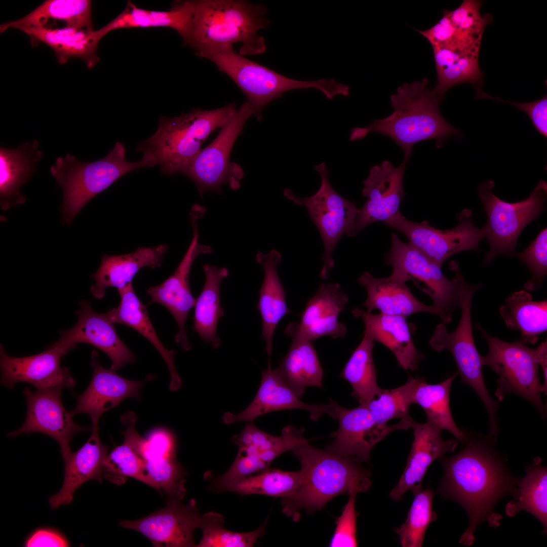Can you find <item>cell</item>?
<instances>
[{
	"instance_id": "obj_50",
	"label": "cell",
	"mask_w": 547,
	"mask_h": 547,
	"mask_svg": "<svg viewBox=\"0 0 547 547\" xmlns=\"http://www.w3.org/2000/svg\"><path fill=\"white\" fill-rule=\"evenodd\" d=\"M517 255L531 273V278L524 284L525 288L531 291L537 290L547 272L546 228L542 230L523 251Z\"/></svg>"
},
{
	"instance_id": "obj_43",
	"label": "cell",
	"mask_w": 547,
	"mask_h": 547,
	"mask_svg": "<svg viewBox=\"0 0 547 547\" xmlns=\"http://www.w3.org/2000/svg\"><path fill=\"white\" fill-rule=\"evenodd\" d=\"M374 341L364 336L344 366L341 376L353 388L360 404H366L379 390L373 358Z\"/></svg>"
},
{
	"instance_id": "obj_28",
	"label": "cell",
	"mask_w": 547,
	"mask_h": 547,
	"mask_svg": "<svg viewBox=\"0 0 547 547\" xmlns=\"http://www.w3.org/2000/svg\"><path fill=\"white\" fill-rule=\"evenodd\" d=\"M169 246L165 244L155 247H140L135 251L124 255H104L98 269L92 275L95 283L91 286L93 296L100 299L109 287L121 289L132 283L142 268L160 267Z\"/></svg>"
},
{
	"instance_id": "obj_20",
	"label": "cell",
	"mask_w": 547,
	"mask_h": 547,
	"mask_svg": "<svg viewBox=\"0 0 547 547\" xmlns=\"http://www.w3.org/2000/svg\"><path fill=\"white\" fill-rule=\"evenodd\" d=\"M62 389H37L26 387L23 390L26 399L27 414L23 424L8 434L15 437L23 434L38 432L55 439L60 447L62 456L71 450L69 444L74 435L86 432L89 427L81 426L65 409L61 399Z\"/></svg>"
},
{
	"instance_id": "obj_3",
	"label": "cell",
	"mask_w": 547,
	"mask_h": 547,
	"mask_svg": "<svg viewBox=\"0 0 547 547\" xmlns=\"http://www.w3.org/2000/svg\"><path fill=\"white\" fill-rule=\"evenodd\" d=\"M291 451L300 462L303 478L282 504L283 513L294 521L299 520L301 510L312 513L339 495L365 492L371 485L370 473L354 458L320 449L305 438Z\"/></svg>"
},
{
	"instance_id": "obj_6",
	"label": "cell",
	"mask_w": 547,
	"mask_h": 547,
	"mask_svg": "<svg viewBox=\"0 0 547 547\" xmlns=\"http://www.w3.org/2000/svg\"><path fill=\"white\" fill-rule=\"evenodd\" d=\"M194 51L197 56L209 59L231 79L246 96L253 115L259 121L262 120L264 108L288 91L315 88L328 99L337 91L334 79H291L245 58L237 53L232 45L205 46Z\"/></svg>"
},
{
	"instance_id": "obj_8",
	"label": "cell",
	"mask_w": 547,
	"mask_h": 547,
	"mask_svg": "<svg viewBox=\"0 0 547 547\" xmlns=\"http://www.w3.org/2000/svg\"><path fill=\"white\" fill-rule=\"evenodd\" d=\"M385 263L392 266L390 275L406 283L411 280L433 300L436 315L444 324L452 321L453 312L460 305V291L464 279L458 267L453 266L454 277L447 278L441 267L411 244L400 240L393 233Z\"/></svg>"
},
{
	"instance_id": "obj_39",
	"label": "cell",
	"mask_w": 547,
	"mask_h": 547,
	"mask_svg": "<svg viewBox=\"0 0 547 547\" xmlns=\"http://www.w3.org/2000/svg\"><path fill=\"white\" fill-rule=\"evenodd\" d=\"M203 269L205 282L199 297L196 299L193 330L205 343L217 348L221 340L217 336V328L219 319L224 315L220 298L221 282L227 277L228 269L224 267L205 264Z\"/></svg>"
},
{
	"instance_id": "obj_9",
	"label": "cell",
	"mask_w": 547,
	"mask_h": 547,
	"mask_svg": "<svg viewBox=\"0 0 547 547\" xmlns=\"http://www.w3.org/2000/svg\"><path fill=\"white\" fill-rule=\"evenodd\" d=\"M480 287V284L472 285L464 280L460 295L461 315L457 328L449 333L445 324H438L429 340V344L437 351L447 350L451 354L460 376V382L470 386L478 395L487 412L489 431L497 433L499 431L497 417L499 404L486 388L481 355L473 335L471 307L474 294Z\"/></svg>"
},
{
	"instance_id": "obj_45",
	"label": "cell",
	"mask_w": 547,
	"mask_h": 547,
	"mask_svg": "<svg viewBox=\"0 0 547 547\" xmlns=\"http://www.w3.org/2000/svg\"><path fill=\"white\" fill-rule=\"evenodd\" d=\"M421 378L410 376L407 382L399 387L380 388L365 404L374 419L379 423L386 424L391 419L409 416V409L414 403L415 392Z\"/></svg>"
},
{
	"instance_id": "obj_24",
	"label": "cell",
	"mask_w": 547,
	"mask_h": 547,
	"mask_svg": "<svg viewBox=\"0 0 547 547\" xmlns=\"http://www.w3.org/2000/svg\"><path fill=\"white\" fill-rule=\"evenodd\" d=\"M412 428L413 441L403 473L389 496L400 501L407 491L413 494L422 490V481L432 463L445 453L453 451L458 445L457 439L443 440L440 428L428 422L414 421Z\"/></svg>"
},
{
	"instance_id": "obj_13",
	"label": "cell",
	"mask_w": 547,
	"mask_h": 547,
	"mask_svg": "<svg viewBox=\"0 0 547 547\" xmlns=\"http://www.w3.org/2000/svg\"><path fill=\"white\" fill-rule=\"evenodd\" d=\"M252 115L247 101L234 111L215 139L202 149L182 172L194 182L201 196L209 191L220 193L221 186L225 183L233 189L239 188L243 172L239 167L231 165L229 156L237 137Z\"/></svg>"
},
{
	"instance_id": "obj_29",
	"label": "cell",
	"mask_w": 547,
	"mask_h": 547,
	"mask_svg": "<svg viewBox=\"0 0 547 547\" xmlns=\"http://www.w3.org/2000/svg\"><path fill=\"white\" fill-rule=\"evenodd\" d=\"M358 282L367 291L365 301L359 307H366L368 312L378 309L381 314L405 317L421 312L436 315L432 305L420 301L412 294L406 283L390 275L378 278L364 271L358 278Z\"/></svg>"
},
{
	"instance_id": "obj_47",
	"label": "cell",
	"mask_w": 547,
	"mask_h": 547,
	"mask_svg": "<svg viewBox=\"0 0 547 547\" xmlns=\"http://www.w3.org/2000/svg\"><path fill=\"white\" fill-rule=\"evenodd\" d=\"M435 493L432 489H422L414 495V499L404 524L395 530L403 547H420L429 524L437 518L433 511Z\"/></svg>"
},
{
	"instance_id": "obj_37",
	"label": "cell",
	"mask_w": 547,
	"mask_h": 547,
	"mask_svg": "<svg viewBox=\"0 0 547 547\" xmlns=\"http://www.w3.org/2000/svg\"><path fill=\"white\" fill-rule=\"evenodd\" d=\"M432 47L438 76L433 89L435 93L444 96L457 84L470 83L479 87L482 84L483 74L479 66L480 48L463 44Z\"/></svg>"
},
{
	"instance_id": "obj_14",
	"label": "cell",
	"mask_w": 547,
	"mask_h": 547,
	"mask_svg": "<svg viewBox=\"0 0 547 547\" xmlns=\"http://www.w3.org/2000/svg\"><path fill=\"white\" fill-rule=\"evenodd\" d=\"M472 211L466 209L458 215L459 223L454 227L441 230L430 226L427 221L415 222L400 213L385 223L404 235L409 243L442 267L452 255L463 251L475 250L486 237L484 226L477 227L472 219Z\"/></svg>"
},
{
	"instance_id": "obj_18",
	"label": "cell",
	"mask_w": 547,
	"mask_h": 547,
	"mask_svg": "<svg viewBox=\"0 0 547 547\" xmlns=\"http://www.w3.org/2000/svg\"><path fill=\"white\" fill-rule=\"evenodd\" d=\"M408 159L395 167L389 161L373 166L363 181L362 196L367 198L358 209L354 226L348 236L355 237L368 225L377 221L384 224L401 213L404 196L403 177Z\"/></svg>"
},
{
	"instance_id": "obj_7",
	"label": "cell",
	"mask_w": 547,
	"mask_h": 547,
	"mask_svg": "<svg viewBox=\"0 0 547 547\" xmlns=\"http://www.w3.org/2000/svg\"><path fill=\"white\" fill-rule=\"evenodd\" d=\"M154 165V160L148 154H143L140 160L128 162L126 149L119 141L106 157L94 162H79L75 156L69 153L58 157L54 165L51 167L50 172L63 190V221L70 224L91 199L125 174Z\"/></svg>"
},
{
	"instance_id": "obj_2",
	"label": "cell",
	"mask_w": 547,
	"mask_h": 547,
	"mask_svg": "<svg viewBox=\"0 0 547 547\" xmlns=\"http://www.w3.org/2000/svg\"><path fill=\"white\" fill-rule=\"evenodd\" d=\"M426 77L420 81L404 83L390 96L393 113L375 120L365 127L351 129L349 139L360 140L371 133L391 138L402 149L404 158L409 159L416 143L435 139L438 147L451 135L460 137V131L442 115L440 104L444 96L428 87Z\"/></svg>"
},
{
	"instance_id": "obj_26",
	"label": "cell",
	"mask_w": 547,
	"mask_h": 547,
	"mask_svg": "<svg viewBox=\"0 0 547 547\" xmlns=\"http://www.w3.org/2000/svg\"><path fill=\"white\" fill-rule=\"evenodd\" d=\"M351 312L354 317L364 322V336L391 350L403 369L411 371L418 369L424 356L415 346L407 317L381 313L372 314L359 307L353 308Z\"/></svg>"
},
{
	"instance_id": "obj_21",
	"label": "cell",
	"mask_w": 547,
	"mask_h": 547,
	"mask_svg": "<svg viewBox=\"0 0 547 547\" xmlns=\"http://www.w3.org/2000/svg\"><path fill=\"white\" fill-rule=\"evenodd\" d=\"M91 364L93 372L90 383L83 394L76 396V405L69 412L73 416L87 414L92 423H98L104 412L117 407L124 399L133 398L139 401L140 388L153 378L150 375L140 381L126 379L115 371L103 367L95 349L92 353Z\"/></svg>"
},
{
	"instance_id": "obj_56",
	"label": "cell",
	"mask_w": 547,
	"mask_h": 547,
	"mask_svg": "<svg viewBox=\"0 0 547 547\" xmlns=\"http://www.w3.org/2000/svg\"><path fill=\"white\" fill-rule=\"evenodd\" d=\"M537 361L542 370L543 382L541 384V393L547 394V341L545 339L534 348Z\"/></svg>"
},
{
	"instance_id": "obj_10",
	"label": "cell",
	"mask_w": 547,
	"mask_h": 547,
	"mask_svg": "<svg viewBox=\"0 0 547 547\" xmlns=\"http://www.w3.org/2000/svg\"><path fill=\"white\" fill-rule=\"evenodd\" d=\"M477 328L488 344L486 355H481L483 366L490 367L498 375L495 395L499 402L507 396L517 395L530 402L538 410L542 419L547 416L546 406L542 400L539 364L535 349L520 339L506 342L490 335L479 324Z\"/></svg>"
},
{
	"instance_id": "obj_23",
	"label": "cell",
	"mask_w": 547,
	"mask_h": 547,
	"mask_svg": "<svg viewBox=\"0 0 547 547\" xmlns=\"http://www.w3.org/2000/svg\"><path fill=\"white\" fill-rule=\"evenodd\" d=\"M290 409L306 410L314 421L325 414L333 418L334 414V408L330 403L328 405H311L301 401L276 369H271L269 361L267 369L262 371L261 383L253 400L246 408L238 413H225L222 420L226 424L242 421L250 422L266 413Z\"/></svg>"
},
{
	"instance_id": "obj_12",
	"label": "cell",
	"mask_w": 547,
	"mask_h": 547,
	"mask_svg": "<svg viewBox=\"0 0 547 547\" xmlns=\"http://www.w3.org/2000/svg\"><path fill=\"white\" fill-rule=\"evenodd\" d=\"M321 182L318 190L308 197H300L289 188L284 195L295 204L307 209L311 220L317 227L324 245L323 265L319 276L327 279L334 266L332 255L340 238L352 229L358 209L354 202L338 193L330 184L329 170L322 162L315 166Z\"/></svg>"
},
{
	"instance_id": "obj_34",
	"label": "cell",
	"mask_w": 547,
	"mask_h": 547,
	"mask_svg": "<svg viewBox=\"0 0 547 547\" xmlns=\"http://www.w3.org/2000/svg\"><path fill=\"white\" fill-rule=\"evenodd\" d=\"M19 30L30 37L32 47L43 43L54 52L60 64L66 63L71 58H79L92 69L100 61L96 52L101 38L96 30L82 28L47 30L24 27Z\"/></svg>"
},
{
	"instance_id": "obj_51",
	"label": "cell",
	"mask_w": 547,
	"mask_h": 547,
	"mask_svg": "<svg viewBox=\"0 0 547 547\" xmlns=\"http://www.w3.org/2000/svg\"><path fill=\"white\" fill-rule=\"evenodd\" d=\"M358 492L349 493L347 503L343 508L340 516L336 520V527L329 546H357V518L355 501Z\"/></svg>"
},
{
	"instance_id": "obj_27",
	"label": "cell",
	"mask_w": 547,
	"mask_h": 547,
	"mask_svg": "<svg viewBox=\"0 0 547 547\" xmlns=\"http://www.w3.org/2000/svg\"><path fill=\"white\" fill-rule=\"evenodd\" d=\"M99 428L98 423H92L91 435L88 441L76 451H71L62 456L63 482L59 491L48 500L52 509L70 504L75 491L86 482L91 480L101 482L108 448L100 440Z\"/></svg>"
},
{
	"instance_id": "obj_55",
	"label": "cell",
	"mask_w": 547,
	"mask_h": 547,
	"mask_svg": "<svg viewBox=\"0 0 547 547\" xmlns=\"http://www.w3.org/2000/svg\"><path fill=\"white\" fill-rule=\"evenodd\" d=\"M25 546H69L70 542L58 530L43 527L35 530L26 539Z\"/></svg>"
},
{
	"instance_id": "obj_33",
	"label": "cell",
	"mask_w": 547,
	"mask_h": 547,
	"mask_svg": "<svg viewBox=\"0 0 547 547\" xmlns=\"http://www.w3.org/2000/svg\"><path fill=\"white\" fill-rule=\"evenodd\" d=\"M37 140L27 142L14 148H0L1 206L7 210L23 203L21 187L31 178L42 157Z\"/></svg>"
},
{
	"instance_id": "obj_41",
	"label": "cell",
	"mask_w": 547,
	"mask_h": 547,
	"mask_svg": "<svg viewBox=\"0 0 547 547\" xmlns=\"http://www.w3.org/2000/svg\"><path fill=\"white\" fill-rule=\"evenodd\" d=\"M457 372L437 384H429L421 377L416 388L414 403L424 411L426 421L451 433L461 444L465 439L463 429L456 424L450 408V393Z\"/></svg>"
},
{
	"instance_id": "obj_1",
	"label": "cell",
	"mask_w": 547,
	"mask_h": 547,
	"mask_svg": "<svg viewBox=\"0 0 547 547\" xmlns=\"http://www.w3.org/2000/svg\"><path fill=\"white\" fill-rule=\"evenodd\" d=\"M462 429L465 439L462 449L442 458L444 474L439 491L466 512L468 526L459 542L469 546L477 528L493 517L498 501L507 495L516 498L520 479L512 475L504 455L496 448L497 436Z\"/></svg>"
},
{
	"instance_id": "obj_46",
	"label": "cell",
	"mask_w": 547,
	"mask_h": 547,
	"mask_svg": "<svg viewBox=\"0 0 547 547\" xmlns=\"http://www.w3.org/2000/svg\"><path fill=\"white\" fill-rule=\"evenodd\" d=\"M145 472L147 485L164 494L169 499L180 500L186 493V472L174 456L145 458Z\"/></svg>"
},
{
	"instance_id": "obj_49",
	"label": "cell",
	"mask_w": 547,
	"mask_h": 547,
	"mask_svg": "<svg viewBox=\"0 0 547 547\" xmlns=\"http://www.w3.org/2000/svg\"><path fill=\"white\" fill-rule=\"evenodd\" d=\"M259 453L254 448L239 449L237 456L229 470L216 479L213 484L214 489L219 491L228 490L233 485L251 474L270 468L260 459Z\"/></svg>"
},
{
	"instance_id": "obj_4",
	"label": "cell",
	"mask_w": 547,
	"mask_h": 547,
	"mask_svg": "<svg viewBox=\"0 0 547 547\" xmlns=\"http://www.w3.org/2000/svg\"><path fill=\"white\" fill-rule=\"evenodd\" d=\"M267 11L263 4L247 1H194L190 29L183 43L194 50L205 46L241 42L240 55L262 54L266 45L258 31L270 23L265 17Z\"/></svg>"
},
{
	"instance_id": "obj_15",
	"label": "cell",
	"mask_w": 547,
	"mask_h": 547,
	"mask_svg": "<svg viewBox=\"0 0 547 547\" xmlns=\"http://www.w3.org/2000/svg\"><path fill=\"white\" fill-rule=\"evenodd\" d=\"M205 212V207L201 205L195 204L192 207L189 216L192 238L186 253L171 276L160 285L150 287L146 290V293L151 297L149 304L157 302L162 304L175 319L178 327L175 341L185 350H188L191 347L187 338L185 322L190 309L196 303L189 284L191 268L199 255L210 254L213 251L210 246L199 243L198 221L203 217Z\"/></svg>"
},
{
	"instance_id": "obj_25",
	"label": "cell",
	"mask_w": 547,
	"mask_h": 547,
	"mask_svg": "<svg viewBox=\"0 0 547 547\" xmlns=\"http://www.w3.org/2000/svg\"><path fill=\"white\" fill-rule=\"evenodd\" d=\"M348 299L338 283H322L307 302L299 324L292 323L295 330L310 341L325 336L344 337L347 328L338 321V317Z\"/></svg>"
},
{
	"instance_id": "obj_16",
	"label": "cell",
	"mask_w": 547,
	"mask_h": 547,
	"mask_svg": "<svg viewBox=\"0 0 547 547\" xmlns=\"http://www.w3.org/2000/svg\"><path fill=\"white\" fill-rule=\"evenodd\" d=\"M333 418L338 420L339 427L333 442L326 449L339 456L354 458L360 462L368 461L374 446L396 430L412 428L414 420L410 416L394 424H380L372 416L363 404L353 409L338 405L332 399Z\"/></svg>"
},
{
	"instance_id": "obj_48",
	"label": "cell",
	"mask_w": 547,
	"mask_h": 547,
	"mask_svg": "<svg viewBox=\"0 0 547 547\" xmlns=\"http://www.w3.org/2000/svg\"><path fill=\"white\" fill-rule=\"evenodd\" d=\"M202 537L197 547H251L265 532L266 521L255 530L248 532H237L224 527V517L220 514L210 512L202 516Z\"/></svg>"
},
{
	"instance_id": "obj_54",
	"label": "cell",
	"mask_w": 547,
	"mask_h": 547,
	"mask_svg": "<svg viewBox=\"0 0 547 547\" xmlns=\"http://www.w3.org/2000/svg\"><path fill=\"white\" fill-rule=\"evenodd\" d=\"M175 448L173 434L164 428H157L144 438L142 456L144 459L152 456H174Z\"/></svg>"
},
{
	"instance_id": "obj_44",
	"label": "cell",
	"mask_w": 547,
	"mask_h": 547,
	"mask_svg": "<svg viewBox=\"0 0 547 547\" xmlns=\"http://www.w3.org/2000/svg\"><path fill=\"white\" fill-rule=\"evenodd\" d=\"M302 478L301 470L287 472L270 467L242 479L228 490L243 495L263 494L284 498L294 493Z\"/></svg>"
},
{
	"instance_id": "obj_11",
	"label": "cell",
	"mask_w": 547,
	"mask_h": 547,
	"mask_svg": "<svg viewBox=\"0 0 547 547\" xmlns=\"http://www.w3.org/2000/svg\"><path fill=\"white\" fill-rule=\"evenodd\" d=\"M493 181L489 180L478 188L487 221L484 226L490 249L484 263H490L499 254L513 256L518 237L531 221L536 219L544 207L546 183L540 181L526 199L508 203L495 196L491 190Z\"/></svg>"
},
{
	"instance_id": "obj_35",
	"label": "cell",
	"mask_w": 547,
	"mask_h": 547,
	"mask_svg": "<svg viewBox=\"0 0 547 547\" xmlns=\"http://www.w3.org/2000/svg\"><path fill=\"white\" fill-rule=\"evenodd\" d=\"M194 7V1H185L175 2L168 11L148 10L139 8L129 1L122 13L96 31L102 38L118 29L166 27L175 30L184 42L189 32Z\"/></svg>"
},
{
	"instance_id": "obj_53",
	"label": "cell",
	"mask_w": 547,
	"mask_h": 547,
	"mask_svg": "<svg viewBox=\"0 0 547 547\" xmlns=\"http://www.w3.org/2000/svg\"><path fill=\"white\" fill-rule=\"evenodd\" d=\"M476 89L477 98H489L508 103L524 111L528 115L537 131L544 137H547L546 95L533 102L520 103L507 101L497 97H492L484 92L478 87H476Z\"/></svg>"
},
{
	"instance_id": "obj_17",
	"label": "cell",
	"mask_w": 547,
	"mask_h": 547,
	"mask_svg": "<svg viewBox=\"0 0 547 547\" xmlns=\"http://www.w3.org/2000/svg\"><path fill=\"white\" fill-rule=\"evenodd\" d=\"M71 349L58 340L39 354L12 357L1 345V384L12 389L17 383L22 382L32 384L36 389L71 390L76 381L68 369L60 365L62 357Z\"/></svg>"
},
{
	"instance_id": "obj_5",
	"label": "cell",
	"mask_w": 547,
	"mask_h": 547,
	"mask_svg": "<svg viewBox=\"0 0 547 547\" xmlns=\"http://www.w3.org/2000/svg\"><path fill=\"white\" fill-rule=\"evenodd\" d=\"M236 109L235 103L212 110L193 109L179 116H161L156 132L139 143L138 152L149 154L165 175L182 173L201 150L207 138Z\"/></svg>"
},
{
	"instance_id": "obj_30",
	"label": "cell",
	"mask_w": 547,
	"mask_h": 547,
	"mask_svg": "<svg viewBox=\"0 0 547 547\" xmlns=\"http://www.w3.org/2000/svg\"><path fill=\"white\" fill-rule=\"evenodd\" d=\"M24 27L47 30L82 28L93 30L91 2L88 0H49L24 17L3 23L0 31Z\"/></svg>"
},
{
	"instance_id": "obj_32",
	"label": "cell",
	"mask_w": 547,
	"mask_h": 547,
	"mask_svg": "<svg viewBox=\"0 0 547 547\" xmlns=\"http://www.w3.org/2000/svg\"><path fill=\"white\" fill-rule=\"evenodd\" d=\"M284 333L292 342L276 370L300 398L307 387H322L323 371L311 341L299 335L292 323L287 325Z\"/></svg>"
},
{
	"instance_id": "obj_22",
	"label": "cell",
	"mask_w": 547,
	"mask_h": 547,
	"mask_svg": "<svg viewBox=\"0 0 547 547\" xmlns=\"http://www.w3.org/2000/svg\"><path fill=\"white\" fill-rule=\"evenodd\" d=\"M80 305L77 322L72 328L60 331L59 340L72 349L79 342L95 346L110 358V368L114 371L134 363L136 357L120 339L106 313L94 311L86 300H81Z\"/></svg>"
},
{
	"instance_id": "obj_38",
	"label": "cell",
	"mask_w": 547,
	"mask_h": 547,
	"mask_svg": "<svg viewBox=\"0 0 547 547\" xmlns=\"http://www.w3.org/2000/svg\"><path fill=\"white\" fill-rule=\"evenodd\" d=\"M121 420L127 426L123 432L124 441L105 458L103 477L116 485L124 484L128 477L147 485L144 460L141 451L144 438L135 429L136 416L134 412L129 411L122 415Z\"/></svg>"
},
{
	"instance_id": "obj_31",
	"label": "cell",
	"mask_w": 547,
	"mask_h": 547,
	"mask_svg": "<svg viewBox=\"0 0 547 547\" xmlns=\"http://www.w3.org/2000/svg\"><path fill=\"white\" fill-rule=\"evenodd\" d=\"M256 261L262 267L264 278L259 292L256 307L262 319V337L269 357L272 351V338L281 320L291 313L286 301V292L279 278L278 264L282 260L281 254L272 249L265 254L258 251Z\"/></svg>"
},
{
	"instance_id": "obj_19",
	"label": "cell",
	"mask_w": 547,
	"mask_h": 547,
	"mask_svg": "<svg viewBox=\"0 0 547 547\" xmlns=\"http://www.w3.org/2000/svg\"><path fill=\"white\" fill-rule=\"evenodd\" d=\"M202 516L191 499L187 504L169 499L164 507L136 520H122L120 525L146 536L154 546H196L193 532L201 528Z\"/></svg>"
},
{
	"instance_id": "obj_42",
	"label": "cell",
	"mask_w": 547,
	"mask_h": 547,
	"mask_svg": "<svg viewBox=\"0 0 547 547\" xmlns=\"http://www.w3.org/2000/svg\"><path fill=\"white\" fill-rule=\"evenodd\" d=\"M518 495L515 501L509 502L505 509L506 514L512 517L519 512L525 510L537 518L543 525L546 532L547 525V471L541 459L534 458L533 462L526 468V474L520 479Z\"/></svg>"
},
{
	"instance_id": "obj_36",
	"label": "cell",
	"mask_w": 547,
	"mask_h": 547,
	"mask_svg": "<svg viewBox=\"0 0 547 547\" xmlns=\"http://www.w3.org/2000/svg\"><path fill=\"white\" fill-rule=\"evenodd\" d=\"M118 290L120 302L116 307L106 312L107 316L114 324H124L133 328L154 346L168 367L171 377L170 389L178 390L182 381L174 364L175 352L167 349L159 338L149 319L146 306L136 295L132 283Z\"/></svg>"
},
{
	"instance_id": "obj_52",
	"label": "cell",
	"mask_w": 547,
	"mask_h": 547,
	"mask_svg": "<svg viewBox=\"0 0 547 547\" xmlns=\"http://www.w3.org/2000/svg\"><path fill=\"white\" fill-rule=\"evenodd\" d=\"M482 2L465 0L455 10H444L452 23L457 28L472 32H483L485 26L492 21L489 14L482 16L480 9Z\"/></svg>"
},
{
	"instance_id": "obj_40",
	"label": "cell",
	"mask_w": 547,
	"mask_h": 547,
	"mask_svg": "<svg viewBox=\"0 0 547 547\" xmlns=\"http://www.w3.org/2000/svg\"><path fill=\"white\" fill-rule=\"evenodd\" d=\"M499 313L507 328L520 330V340L525 344L536 343L539 335L547 330V300H533L524 290L506 298Z\"/></svg>"
}]
</instances>
